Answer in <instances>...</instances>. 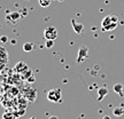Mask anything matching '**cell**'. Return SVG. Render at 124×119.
Segmentation results:
<instances>
[{"mask_svg":"<svg viewBox=\"0 0 124 119\" xmlns=\"http://www.w3.org/2000/svg\"><path fill=\"white\" fill-rule=\"evenodd\" d=\"M120 23V20L116 15H107L101 21V29L102 31H113L115 30Z\"/></svg>","mask_w":124,"mask_h":119,"instance_id":"1","label":"cell"},{"mask_svg":"<svg viewBox=\"0 0 124 119\" xmlns=\"http://www.w3.org/2000/svg\"><path fill=\"white\" fill-rule=\"evenodd\" d=\"M47 100L49 102H54V103H61L62 102V93L60 88L51 89L47 93Z\"/></svg>","mask_w":124,"mask_h":119,"instance_id":"2","label":"cell"},{"mask_svg":"<svg viewBox=\"0 0 124 119\" xmlns=\"http://www.w3.org/2000/svg\"><path fill=\"white\" fill-rule=\"evenodd\" d=\"M21 13L20 12H12L10 14H8L7 16H6V22L10 24V25H16L20 23L21 21Z\"/></svg>","mask_w":124,"mask_h":119,"instance_id":"3","label":"cell"},{"mask_svg":"<svg viewBox=\"0 0 124 119\" xmlns=\"http://www.w3.org/2000/svg\"><path fill=\"white\" fill-rule=\"evenodd\" d=\"M44 38L45 39L55 40L58 38V30L54 27H47L44 30Z\"/></svg>","mask_w":124,"mask_h":119,"instance_id":"4","label":"cell"},{"mask_svg":"<svg viewBox=\"0 0 124 119\" xmlns=\"http://www.w3.org/2000/svg\"><path fill=\"white\" fill-rule=\"evenodd\" d=\"M87 57H89V47L87 46H82L79 50H78V55H77V60L76 61H77L78 64H80Z\"/></svg>","mask_w":124,"mask_h":119,"instance_id":"5","label":"cell"},{"mask_svg":"<svg viewBox=\"0 0 124 119\" xmlns=\"http://www.w3.org/2000/svg\"><path fill=\"white\" fill-rule=\"evenodd\" d=\"M71 24H72V29H74V31H75L77 35H80V33L84 31V24L76 22L75 18H72V20H71Z\"/></svg>","mask_w":124,"mask_h":119,"instance_id":"6","label":"cell"},{"mask_svg":"<svg viewBox=\"0 0 124 119\" xmlns=\"http://www.w3.org/2000/svg\"><path fill=\"white\" fill-rule=\"evenodd\" d=\"M28 69H29L28 65L25 64V62H23V61L18 62L17 64L15 65V71L18 72V73H23V72H24V71H27Z\"/></svg>","mask_w":124,"mask_h":119,"instance_id":"7","label":"cell"},{"mask_svg":"<svg viewBox=\"0 0 124 119\" xmlns=\"http://www.w3.org/2000/svg\"><path fill=\"white\" fill-rule=\"evenodd\" d=\"M107 94H108V88L107 87L99 88V91H98V101H102Z\"/></svg>","mask_w":124,"mask_h":119,"instance_id":"8","label":"cell"},{"mask_svg":"<svg viewBox=\"0 0 124 119\" xmlns=\"http://www.w3.org/2000/svg\"><path fill=\"white\" fill-rule=\"evenodd\" d=\"M113 89H114V92L116 94H118L120 96H123V85L121 84V83H117V84L114 85Z\"/></svg>","mask_w":124,"mask_h":119,"instance_id":"9","label":"cell"},{"mask_svg":"<svg viewBox=\"0 0 124 119\" xmlns=\"http://www.w3.org/2000/svg\"><path fill=\"white\" fill-rule=\"evenodd\" d=\"M31 95L36 98V97H37V91H36V89L30 88V89H28L27 92H25V97H27V98H29V101L32 102V97H31Z\"/></svg>","mask_w":124,"mask_h":119,"instance_id":"10","label":"cell"},{"mask_svg":"<svg viewBox=\"0 0 124 119\" xmlns=\"http://www.w3.org/2000/svg\"><path fill=\"white\" fill-rule=\"evenodd\" d=\"M33 48H35V44L31 42V41H29V42H24V44H23V50L27 52V53L31 52Z\"/></svg>","mask_w":124,"mask_h":119,"instance_id":"11","label":"cell"},{"mask_svg":"<svg viewBox=\"0 0 124 119\" xmlns=\"http://www.w3.org/2000/svg\"><path fill=\"white\" fill-rule=\"evenodd\" d=\"M113 113H114L115 117H121V116H123L124 115V108L117 106V108H115V109L113 110Z\"/></svg>","mask_w":124,"mask_h":119,"instance_id":"12","label":"cell"},{"mask_svg":"<svg viewBox=\"0 0 124 119\" xmlns=\"http://www.w3.org/2000/svg\"><path fill=\"white\" fill-rule=\"evenodd\" d=\"M52 1H53V0H38L39 5L41 6V7H44V8L49 7V5H51V2H52Z\"/></svg>","mask_w":124,"mask_h":119,"instance_id":"13","label":"cell"},{"mask_svg":"<svg viewBox=\"0 0 124 119\" xmlns=\"http://www.w3.org/2000/svg\"><path fill=\"white\" fill-rule=\"evenodd\" d=\"M53 46H54V40L46 39V41H45V47L46 48H52Z\"/></svg>","mask_w":124,"mask_h":119,"instance_id":"14","label":"cell"},{"mask_svg":"<svg viewBox=\"0 0 124 119\" xmlns=\"http://www.w3.org/2000/svg\"><path fill=\"white\" fill-rule=\"evenodd\" d=\"M2 119H15V116L10 112H5L2 115Z\"/></svg>","mask_w":124,"mask_h":119,"instance_id":"15","label":"cell"},{"mask_svg":"<svg viewBox=\"0 0 124 119\" xmlns=\"http://www.w3.org/2000/svg\"><path fill=\"white\" fill-rule=\"evenodd\" d=\"M0 41H1L2 44H6V42L8 41V38H7L6 35H1V37H0Z\"/></svg>","mask_w":124,"mask_h":119,"instance_id":"16","label":"cell"},{"mask_svg":"<svg viewBox=\"0 0 124 119\" xmlns=\"http://www.w3.org/2000/svg\"><path fill=\"white\" fill-rule=\"evenodd\" d=\"M27 81H28V83H30V84H32V83L35 81V77H33V75L30 76V77H29V78L27 79Z\"/></svg>","mask_w":124,"mask_h":119,"instance_id":"17","label":"cell"},{"mask_svg":"<svg viewBox=\"0 0 124 119\" xmlns=\"http://www.w3.org/2000/svg\"><path fill=\"white\" fill-rule=\"evenodd\" d=\"M48 119H59V117L58 116H51Z\"/></svg>","mask_w":124,"mask_h":119,"instance_id":"18","label":"cell"},{"mask_svg":"<svg viewBox=\"0 0 124 119\" xmlns=\"http://www.w3.org/2000/svg\"><path fill=\"white\" fill-rule=\"evenodd\" d=\"M101 119H110V117H109V116H103Z\"/></svg>","mask_w":124,"mask_h":119,"instance_id":"19","label":"cell"},{"mask_svg":"<svg viewBox=\"0 0 124 119\" xmlns=\"http://www.w3.org/2000/svg\"><path fill=\"white\" fill-rule=\"evenodd\" d=\"M59 2H63V1H64V0H58Z\"/></svg>","mask_w":124,"mask_h":119,"instance_id":"20","label":"cell"},{"mask_svg":"<svg viewBox=\"0 0 124 119\" xmlns=\"http://www.w3.org/2000/svg\"><path fill=\"white\" fill-rule=\"evenodd\" d=\"M30 119H36V118H35V117H31V118H30Z\"/></svg>","mask_w":124,"mask_h":119,"instance_id":"21","label":"cell"},{"mask_svg":"<svg viewBox=\"0 0 124 119\" xmlns=\"http://www.w3.org/2000/svg\"><path fill=\"white\" fill-rule=\"evenodd\" d=\"M79 119H82V118H79Z\"/></svg>","mask_w":124,"mask_h":119,"instance_id":"22","label":"cell"}]
</instances>
